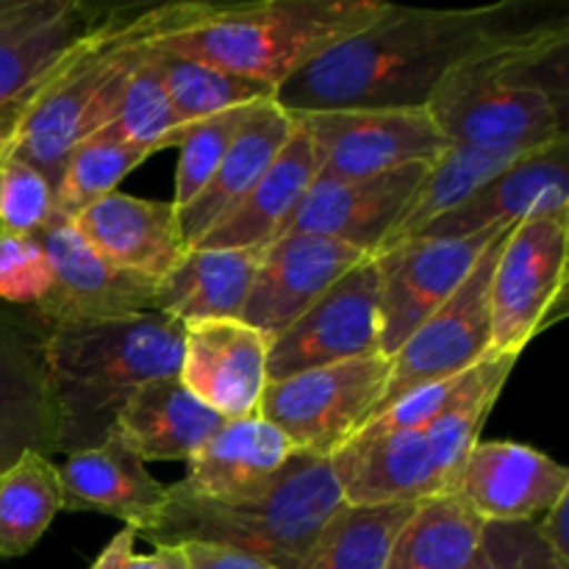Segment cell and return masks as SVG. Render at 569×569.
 <instances>
[{"mask_svg": "<svg viewBox=\"0 0 569 569\" xmlns=\"http://www.w3.org/2000/svg\"><path fill=\"white\" fill-rule=\"evenodd\" d=\"M550 20L539 6L500 0L467 9L389 3L370 26L306 61L276 89L289 114L326 109H426L442 78L498 39Z\"/></svg>", "mask_w": 569, "mask_h": 569, "instance_id": "obj_1", "label": "cell"}, {"mask_svg": "<svg viewBox=\"0 0 569 569\" xmlns=\"http://www.w3.org/2000/svg\"><path fill=\"white\" fill-rule=\"evenodd\" d=\"M426 109L453 144L533 153L569 139V20L550 17L472 53Z\"/></svg>", "mask_w": 569, "mask_h": 569, "instance_id": "obj_2", "label": "cell"}, {"mask_svg": "<svg viewBox=\"0 0 569 569\" xmlns=\"http://www.w3.org/2000/svg\"><path fill=\"white\" fill-rule=\"evenodd\" d=\"M42 376L53 415V453L103 442L142 383L178 376L183 326L161 311L122 320L44 326Z\"/></svg>", "mask_w": 569, "mask_h": 569, "instance_id": "obj_3", "label": "cell"}, {"mask_svg": "<svg viewBox=\"0 0 569 569\" xmlns=\"http://www.w3.org/2000/svg\"><path fill=\"white\" fill-rule=\"evenodd\" d=\"M387 6V0L164 3L153 9V42L278 89L306 61L370 26Z\"/></svg>", "mask_w": 569, "mask_h": 569, "instance_id": "obj_4", "label": "cell"}, {"mask_svg": "<svg viewBox=\"0 0 569 569\" xmlns=\"http://www.w3.org/2000/svg\"><path fill=\"white\" fill-rule=\"evenodd\" d=\"M156 6H111L28 98L9 153L59 183L70 150L114 120L128 81L153 39Z\"/></svg>", "mask_w": 569, "mask_h": 569, "instance_id": "obj_5", "label": "cell"}, {"mask_svg": "<svg viewBox=\"0 0 569 569\" xmlns=\"http://www.w3.org/2000/svg\"><path fill=\"white\" fill-rule=\"evenodd\" d=\"M345 509L331 459L295 450L267 492L242 503L194 498L176 483L167 503L139 537L153 548L209 542L244 550L276 569H298L322 528Z\"/></svg>", "mask_w": 569, "mask_h": 569, "instance_id": "obj_6", "label": "cell"}, {"mask_svg": "<svg viewBox=\"0 0 569 569\" xmlns=\"http://www.w3.org/2000/svg\"><path fill=\"white\" fill-rule=\"evenodd\" d=\"M569 211L515 222L489 283V353L517 356L567 315Z\"/></svg>", "mask_w": 569, "mask_h": 569, "instance_id": "obj_7", "label": "cell"}, {"mask_svg": "<svg viewBox=\"0 0 569 569\" xmlns=\"http://www.w3.org/2000/svg\"><path fill=\"white\" fill-rule=\"evenodd\" d=\"M389 370L392 359L376 353L267 381L259 417L300 453L331 459L376 415Z\"/></svg>", "mask_w": 569, "mask_h": 569, "instance_id": "obj_8", "label": "cell"}, {"mask_svg": "<svg viewBox=\"0 0 569 569\" xmlns=\"http://www.w3.org/2000/svg\"><path fill=\"white\" fill-rule=\"evenodd\" d=\"M292 117L309 133L317 178H370L433 164L453 144L428 109H326Z\"/></svg>", "mask_w": 569, "mask_h": 569, "instance_id": "obj_9", "label": "cell"}, {"mask_svg": "<svg viewBox=\"0 0 569 569\" xmlns=\"http://www.w3.org/2000/svg\"><path fill=\"white\" fill-rule=\"evenodd\" d=\"M509 231L487 244L465 283L431 317L420 322V328L395 350V356H389L392 370H389L387 389H383L376 415H381L403 395L428 387V383L445 381V378L461 376L481 359H487L489 342H492L489 283H492L495 264H498Z\"/></svg>", "mask_w": 569, "mask_h": 569, "instance_id": "obj_10", "label": "cell"}, {"mask_svg": "<svg viewBox=\"0 0 569 569\" xmlns=\"http://www.w3.org/2000/svg\"><path fill=\"white\" fill-rule=\"evenodd\" d=\"M376 353H381V267L370 256L272 339L267 381Z\"/></svg>", "mask_w": 569, "mask_h": 569, "instance_id": "obj_11", "label": "cell"}, {"mask_svg": "<svg viewBox=\"0 0 569 569\" xmlns=\"http://www.w3.org/2000/svg\"><path fill=\"white\" fill-rule=\"evenodd\" d=\"M53 270V287L31 311L44 326L59 322L122 320L156 309L153 278L137 276L106 261L76 231L70 217L50 214L37 233Z\"/></svg>", "mask_w": 569, "mask_h": 569, "instance_id": "obj_12", "label": "cell"}, {"mask_svg": "<svg viewBox=\"0 0 569 569\" xmlns=\"http://www.w3.org/2000/svg\"><path fill=\"white\" fill-rule=\"evenodd\" d=\"M511 226L459 239L411 237L376 253L381 267V353L395 350L465 283L492 239Z\"/></svg>", "mask_w": 569, "mask_h": 569, "instance_id": "obj_13", "label": "cell"}, {"mask_svg": "<svg viewBox=\"0 0 569 569\" xmlns=\"http://www.w3.org/2000/svg\"><path fill=\"white\" fill-rule=\"evenodd\" d=\"M365 259H370L365 250L337 239L295 231L283 233L264 248L239 320L272 342L295 320H300L345 272Z\"/></svg>", "mask_w": 569, "mask_h": 569, "instance_id": "obj_14", "label": "cell"}, {"mask_svg": "<svg viewBox=\"0 0 569 569\" xmlns=\"http://www.w3.org/2000/svg\"><path fill=\"white\" fill-rule=\"evenodd\" d=\"M428 170L406 164L370 178H315L283 233H315L376 256Z\"/></svg>", "mask_w": 569, "mask_h": 569, "instance_id": "obj_15", "label": "cell"}, {"mask_svg": "<svg viewBox=\"0 0 569 569\" xmlns=\"http://www.w3.org/2000/svg\"><path fill=\"white\" fill-rule=\"evenodd\" d=\"M109 9L83 0H0V114H22L39 83Z\"/></svg>", "mask_w": 569, "mask_h": 569, "instance_id": "obj_16", "label": "cell"}, {"mask_svg": "<svg viewBox=\"0 0 569 569\" xmlns=\"http://www.w3.org/2000/svg\"><path fill=\"white\" fill-rule=\"evenodd\" d=\"M483 522H537L569 495L559 461L511 439L476 442L456 492Z\"/></svg>", "mask_w": 569, "mask_h": 569, "instance_id": "obj_17", "label": "cell"}, {"mask_svg": "<svg viewBox=\"0 0 569 569\" xmlns=\"http://www.w3.org/2000/svg\"><path fill=\"white\" fill-rule=\"evenodd\" d=\"M270 339L242 320H209L183 326L178 378L226 420L259 415L267 387Z\"/></svg>", "mask_w": 569, "mask_h": 569, "instance_id": "obj_18", "label": "cell"}, {"mask_svg": "<svg viewBox=\"0 0 569 569\" xmlns=\"http://www.w3.org/2000/svg\"><path fill=\"white\" fill-rule=\"evenodd\" d=\"M569 139L533 150L515 161L509 170L483 183L459 209L439 217L417 237L459 239L481 233L487 228L515 226L531 214L569 211Z\"/></svg>", "mask_w": 569, "mask_h": 569, "instance_id": "obj_19", "label": "cell"}, {"mask_svg": "<svg viewBox=\"0 0 569 569\" xmlns=\"http://www.w3.org/2000/svg\"><path fill=\"white\" fill-rule=\"evenodd\" d=\"M70 220L106 261L153 281H161L187 250L172 200L111 192Z\"/></svg>", "mask_w": 569, "mask_h": 569, "instance_id": "obj_20", "label": "cell"}, {"mask_svg": "<svg viewBox=\"0 0 569 569\" xmlns=\"http://www.w3.org/2000/svg\"><path fill=\"white\" fill-rule=\"evenodd\" d=\"M295 456L289 439L259 415L226 420V426L187 459V476L176 483L194 498L242 503L276 483Z\"/></svg>", "mask_w": 569, "mask_h": 569, "instance_id": "obj_21", "label": "cell"}, {"mask_svg": "<svg viewBox=\"0 0 569 569\" xmlns=\"http://www.w3.org/2000/svg\"><path fill=\"white\" fill-rule=\"evenodd\" d=\"M61 476V511H98L117 517L139 533L156 522L167 503V483L126 448L114 431L94 448L67 456Z\"/></svg>", "mask_w": 569, "mask_h": 569, "instance_id": "obj_22", "label": "cell"}, {"mask_svg": "<svg viewBox=\"0 0 569 569\" xmlns=\"http://www.w3.org/2000/svg\"><path fill=\"white\" fill-rule=\"evenodd\" d=\"M292 131L295 117L283 111L276 100L259 103L250 111L203 192L178 211L183 248H194L259 183V178L270 170L283 144L289 142Z\"/></svg>", "mask_w": 569, "mask_h": 569, "instance_id": "obj_23", "label": "cell"}, {"mask_svg": "<svg viewBox=\"0 0 569 569\" xmlns=\"http://www.w3.org/2000/svg\"><path fill=\"white\" fill-rule=\"evenodd\" d=\"M226 417L194 398L178 376L153 378L142 383L122 406L114 433L131 453L148 461H187L198 453Z\"/></svg>", "mask_w": 569, "mask_h": 569, "instance_id": "obj_24", "label": "cell"}, {"mask_svg": "<svg viewBox=\"0 0 569 569\" xmlns=\"http://www.w3.org/2000/svg\"><path fill=\"white\" fill-rule=\"evenodd\" d=\"M264 248H187L156 287V309L181 326L239 320Z\"/></svg>", "mask_w": 569, "mask_h": 569, "instance_id": "obj_25", "label": "cell"}, {"mask_svg": "<svg viewBox=\"0 0 569 569\" xmlns=\"http://www.w3.org/2000/svg\"><path fill=\"white\" fill-rule=\"evenodd\" d=\"M315 178V148L309 133L295 120L292 137L270 170L194 248H267L287 231Z\"/></svg>", "mask_w": 569, "mask_h": 569, "instance_id": "obj_26", "label": "cell"}, {"mask_svg": "<svg viewBox=\"0 0 569 569\" xmlns=\"http://www.w3.org/2000/svg\"><path fill=\"white\" fill-rule=\"evenodd\" d=\"M481 537L483 520L459 495L428 498L403 522L383 569H470Z\"/></svg>", "mask_w": 569, "mask_h": 569, "instance_id": "obj_27", "label": "cell"}, {"mask_svg": "<svg viewBox=\"0 0 569 569\" xmlns=\"http://www.w3.org/2000/svg\"><path fill=\"white\" fill-rule=\"evenodd\" d=\"M528 153H509V150H483L470 144H450L442 156L431 164L428 176L417 187L415 198L409 200L400 220L395 222L392 233L387 237L381 250L406 242L426 231L433 220L459 209L467 198L478 192L483 183L492 181L515 161L526 159ZM378 250V253H381Z\"/></svg>", "mask_w": 569, "mask_h": 569, "instance_id": "obj_28", "label": "cell"}, {"mask_svg": "<svg viewBox=\"0 0 569 569\" xmlns=\"http://www.w3.org/2000/svg\"><path fill=\"white\" fill-rule=\"evenodd\" d=\"M61 506L59 467L42 450H22L0 472V559H20L37 548Z\"/></svg>", "mask_w": 569, "mask_h": 569, "instance_id": "obj_29", "label": "cell"}, {"mask_svg": "<svg viewBox=\"0 0 569 569\" xmlns=\"http://www.w3.org/2000/svg\"><path fill=\"white\" fill-rule=\"evenodd\" d=\"M150 50H153V61L159 67L161 83H164L172 111H176L178 122L187 133L189 128L211 120L222 111L276 100V89L267 87V83L250 81V78L233 76V72L220 70V67L170 53V50L159 48L156 42H150Z\"/></svg>", "mask_w": 569, "mask_h": 569, "instance_id": "obj_30", "label": "cell"}, {"mask_svg": "<svg viewBox=\"0 0 569 569\" xmlns=\"http://www.w3.org/2000/svg\"><path fill=\"white\" fill-rule=\"evenodd\" d=\"M415 506H345L322 528L298 569H383L389 548Z\"/></svg>", "mask_w": 569, "mask_h": 569, "instance_id": "obj_31", "label": "cell"}, {"mask_svg": "<svg viewBox=\"0 0 569 569\" xmlns=\"http://www.w3.org/2000/svg\"><path fill=\"white\" fill-rule=\"evenodd\" d=\"M148 159V150L120 142L106 131H94L67 156L64 170L53 189V211L61 217H76L94 200L117 192L122 178Z\"/></svg>", "mask_w": 569, "mask_h": 569, "instance_id": "obj_32", "label": "cell"}, {"mask_svg": "<svg viewBox=\"0 0 569 569\" xmlns=\"http://www.w3.org/2000/svg\"><path fill=\"white\" fill-rule=\"evenodd\" d=\"M100 131L120 139V142L133 144V148L148 150L150 156L164 148H178L183 142V137H187V131L178 122L170 98L164 92V83H161L159 67H156L150 44L144 50V59L133 70L131 81H128L114 120L100 128Z\"/></svg>", "mask_w": 569, "mask_h": 569, "instance_id": "obj_33", "label": "cell"}, {"mask_svg": "<svg viewBox=\"0 0 569 569\" xmlns=\"http://www.w3.org/2000/svg\"><path fill=\"white\" fill-rule=\"evenodd\" d=\"M256 106L222 111V114L189 128L183 142L178 144V148H181V156H178L176 194H172V206H176V211H181L183 206L192 203V200L203 192L209 178L214 176V170L220 167L222 156H226L228 148H231L233 137H237L242 122L248 120V114L256 109Z\"/></svg>", "mask_w": 569, "mask_h": 569, "instance_id": "obj_34", "label": "cell"}, {"mask_svg": "<svg viewBox=\"0 0 569 569\" xmlns=\"http://www.w3.org/2000/svg\"><path fill=\"white\" fill-rule=\"evenodd\" d=\"M53 214V187L37 167L17 156L0 164V233L37 237Z\"/></svg>", "mask_w": 569, "mask_h": 569, "instance_id": "obj_35", "label": "cell"}, {"mask_svg": "<svg viewBox=\"0 0 569 569\" xmlns=\"http://www.w3.org/2000/svg\"><path fill=\"white\" fill-rule=\"evenodd\" d=\"M53 287V270L37 237L0 233V300L20 309L42 303Z\"/></svg>", "mask_w": 569, "mask_h": 569, "instance_id": "obj_36", "label": "cell"}, {"mask_svg": "<svg viewBox=\"0 0 569 569\" xmlns=\"http://www.w3.org/2000/svg\"><path fill=\"white\" fill-rule=\"evenodd\" d=\"M470 569H567L556 561L537 522H483L481 548Z\"/></svg>", "mask_w": 569, "mask_h": 569, "instance_id": "obj_37", "label": "cell"}, {"mask_svg": "<svg viewBox=\"0 0 569 569\" xmlns=\"http://www.w3.org/2000/svg\"><path fill=\"white\" fill-rule=\"evenodd\" d=\"M89 569H189V559L183 545H161L153 553H137V531L122 526Z\"/></svg>", "mask_w": 569, "mask_h": 569, "instance_id": "obj_38", "label": "cell"}, {"mask_svg": "<svg viewBox=\"0 0 569 569\" xmlns=\"http://www.w3.org/2000/svg\"><path fill=\"white\" fill-rule=\"evenodd\" d=\"M187 550L189 569H276L244 550L209 542H181Z\"/></svg>", "mask_w": 569, "mask_h": 569, "instance_id": "obj_39", "label": "cell"}, {"mask_svg": "<svg viewBox=\"0 0 569 569\" xmlns=\"http://www.w3.org/2000/svg\"><path fill=\"white\" fill-rule=\"evenodd\" d=\"M567 517H569V495L561 498L553 509L548 511L545 517L537 520V531L542 537V542L548 545L550 553L556 556L561 567L569 569V526H567Z\"/></svg>", "mask_w": 569, "mask_h": 569, "instance_id": "obj_40", "label": "cell"}, {"mask_svg": "<svg viewBox=\"0 0 569 569\" xmlns=\"http://www.w3.org/2000/svg\"><path fill=\"white\" fill-rule=\"evenodd\" d=\"M17 117H20V111H6V114H0V164H3V159L9 156L11 131H14L17 126Z\"/></svg>", "mask_w": 569, "mask_h": 569, "instance_id": "obj_41", "label": "cell"}]
</instances>
